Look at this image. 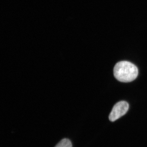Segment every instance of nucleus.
Here are the masks:
<instances>
[{"instance_id": "nucleus-1", "label": "nucleus", "mask_w": 147, "mask_h": 147, "mask_svg": "<svg viewBox=\"0 0 147 147\" xmlns=\"http://www.w3.org/2000/svg\"><path fill=\"white\" fill-rule=\"evenodd\" d=\"M114 76L122 82L134 81L138 75V69L134 64L127 61H122L116 64L114 68Z\"/></svg>"}, {"instance_id": "nucleus-2", "label": "nucleus", "mask_w": 147, "mask_h": 147, "mask_svg": "<svg viewBox=\"0 0 147 147\" xmlns=\"http://www.w3.org/2000/svg\"><path fill=\"white\" fill-rule=\"evenodd\" d=\"M129 109V104L125 101H120L116 103L109 115V120L115 121L126 114Z\"/></svg>"}, {"instance_id": "nucleus-3", "label": "nucleus", "mask_w": 147, "mask_h": 147, "mask_svg": "<svg viewBox=\"0 0 147 147\" xmlns=\"http://www.w3.org/2000/svg\"><path fill=\"white\" fill-rule=\"evenodd\" d=\"M55 147H72V144L69 139H64L61 140Z\"/></svg>"}]
</instances>
